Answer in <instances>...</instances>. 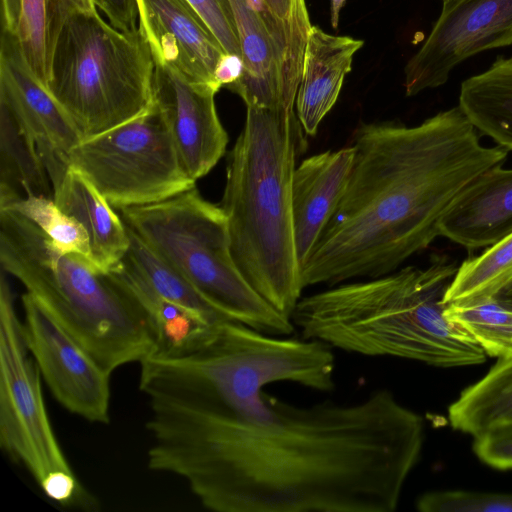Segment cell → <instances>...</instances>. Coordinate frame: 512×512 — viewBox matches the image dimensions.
Listing matches in <instances>:
<instances>
[{
  "instance_id": "obj_4",
  "label": "cell",
  "mask_w": 512,
  "mask_h": 512,
  "mask_svg": "<svg viewBox=\"0 0 512 512\" xmlns=\"http://www.w3.org/2000/svg\"><path fill=\"white\" fill-rule=\"evenodd\" d=\"M295 124L293 110L247 107L244 127L228 156L220 203L237 268L290 319L304 289L292 200Z\"/></svg>"
},
{
  "instance_id": "obj_27",
  "label": "cell",
  "mask_w": 512,
  "mask_h": 512,
  "mask_svg": "<svg viewBox=\"0 0 512 512\" xmlns=\"http://www.w3.org/2000/svg\"><path fill=\"white\" fill-rule=\"evenodd\" d=\"M446 318L462 326L486 355L512 356V307L495 297L446 304Z\"/></svg>"
},
{
  "instance_id": "obj_26",
  "label": "cell",
  "mask_w": 512,
  "mask_h": 512,
  "mask_svg": "<svg viewBox=\"0 0 512 512\" xmlns=\"http://www.w3.org/2000/svg\"><path fill=\"white\" fill-rule=\"evenodd\" d=\"M512 280V233L458 266L444 303L493 297Z\"/></svg>"
},
{
  "instance_id": "obj_24",
  "label": "cell",
  "mask_w": 512,
  "mask_h": 512,
  "mask_svg": "<svg viewBox=\"0 0 512 512\" xmlns=\"http://www.w3.org/2000/svg\"><path fill=\"white\" fill-rule=\"evenodd\" d=\"M18 196L53 198V190L35 140L0 105V203Z\"/></svg>"
},
{
  "instance_id": "obj_10",
  "label": "cell",
  "mask_w": 512,
  "mask_h": 512,
  "mask_svg": "<svg viewBox=\"0 0 512 512\" xmlns=\"http://www.w3.org/2000/svg\"><path fill=\"white\" fill-rule=\"evenodd\" d=\"M66 157L115 210L158 203L195 187L154 100L131 120L82 140Z\"/></svg>"
},
{
  "instance_id": "obj_21",
  "label": "cell",
  "mask_w": 512,
  "mask_h": 512,
  "mask_svg": "<svg viewBox=\"0 0 512 512\" xmlns=\"http://www.w3.org/2000/svg\"><path fill=\"white\" fill-rule=\"evenodd\" d=\"M476 130L512 150V57H498L461 84L458 105Z\"/></svg>"
},
{
  "instance_id": "obj_29",
  "label": "cell",
  "mask_w": 512,
  "mask_h": 512,
  "mask_svg": "<svg viewBox=\"0 0 512 512\" xmlns=\"http://www.w3.org/2000/svg\"><path fill=\"white\" fill-rule=\"evenodd\" d=\"M421 512H512V493L438 490L416 501Z\"/></svg>"
},
{
  "instance_id": "obj_33",
  "label": "cell",
  "mask_w": 512,
  "mask_h": 512,
  "mask_svg": "<svg viewBox=\"0 0 512 512\" xmlns=\"http://www.w3.org/2000/svg\"><path fill=\"white\" fill-rule=\"evenodd\" d=\"M271 13L278 19L290 21L305 0H263Z\"/></svg>"
},
{
  "instance_id": "obj_32",
  "label": "cell",
  "mask_w": 512,
  "mask_h": 512,
  "mask_svg": "<svg viewBox=\"0 0 512 512\" xmlns=\"http://www.w3.org/2000/svg\"><path fill=\"white\" fill-rule=\"evenodd\" d=\"M107 17L109 23L120 31H133L139 27L137 0H92Z\"/></svg>"
},
{
  "instance_id": "obj_34",
  "label": "cell",
  "mask_w": 512,
  "mask_h": 512,
  "mask_svg": "<svg viewBox=\"0 0 512 512\" xmlns=\"http://www.w3.org/2000/svg\"><path fill=\"white\" fill-rule=\"evenodd\" d=\"M346 0H330L331 25L333 28L338 27L340 12Z\"/></svg>"
},
{
  "instance_id": "obj_31",
  "label": "cell",
  "mask_w": 512,
  "mask_h": 512,
  "mask_svg": "<svg viewBox=\"0 0 512 512\" xmlns=\"http://www.w3.org/2000/svg\"><path fill=\"white\" fill-rule=\"evenodd\" d=\"M473 451L486 465L498 470L512 469V427L473 438Z\"/></svg>"
},
{
  "instance_id": "obj_30",
  "label": "cell",
  "mask_w": 512,
  "mask_h": 512,
  "mask_svg": "<svg viewBox=\"0 0 512 512\" xmlns=\"http://www.w3.org/2000/svg\"><path fill=\"white\" fill-rule=\"evenodd\" d=\"M216 36L226 53L242 58L236 25L226 0H187Z\"/></svg>"
},
{
  "instance_id": "obj_25",
  "label": "cell",
  "mask_w": 512,
  "mask_h": 512,
  "mask_svg": "<svg viewBox=\"0 0 512 512\" xmlns=\"http://www.w3.org/2000/svg\"><path fill=\"white\" fill-rule=\"evenodd\" d=\"M127 229L130 245L126 256L136 265L157 293L212 322L227 320L187 278L138 234L129 227Z\"/></svg>"
},
{
  "instance_id": "obj_36",
  "label": "cell",
  "mask_w": 512,
  "mask_h": 512,
  "mask_svg": "<svg viewBox=\"0 0 512 512\" xmlns=\"http://www.w3.org/2000/svg\"><path fill=\"white\" fill-rule=\"evenodd\" d=\"M442 1H443V3H444V2H448V1H450V0H442Z\"/></svg>"
},
{
  "instance_id": "obj_15",
  "label": "cell",
  "mask_w": 512,
  "mask_h": 512,
  "mask_svg": "<svg viewBox=\"0 0 512 512\" xmlns=\"http://www.w3.org/2000/svg\"><path fill=\"white\" fill-rule=\"evenodd\" d=\"M139 28L154 61L189 81L220 90L216 70L226 51L187 0H137Z\"/></svg>"
},
{
  "instance_id": "obj_12",
  "label": "cell",
  "mask_w": 512,
  "mask_h": 512,
  "mask_svg": "<svg viewBox=\"0 0 512 512\" xmlns=\"http://www.w3.org/2000/svg\"><path fill=\"white\" fill-rule=\"evenodd\" d=\"M512 45V0H450L404 72L407 96L447 82L450 72L482 51Z\"/></svg>"
},
{
  "instance_id": "obj_1",
  "label": "cell",
  "mask_w": 512,
  "mask_h": 512,
  "mask_svg": "<svg viewBox=\"0 0 512 512\" xmlns=\"http://www.w3.org/2000/svg\"><path fill=\"white\" fill-rule=\"evenodd\" d=\"M247 420L149 398L148 467L216 512H394L419 462L423 417L387 388L354 403L296 405L267 393Z\"/></svg>"
},
{
  "instance_id": "obj_16",
  "label": "cell",
  "mask_w": 512,
  "mask_h": 512,
  "mask_svg": "<svg viewBox=\"0 0 512 512\" xmlns=\"http://www.w3.org/2000/svg\"><path fill=\"white\" fill-rule=\"evenodd\" d=\"M0 105L36 142L38 150L66 155L83 139L67 112L28 68L15 38L2 30Z\"/></svg>"
},
{
  "instance_id": "obj_17",
  "label": "cell",
  "mask_w": 512,
  "mask_h": 512,
  "mask_svg": "<svg viewBox=\"0 0 512 512\" xmlns=\"http://www.w3.org/2000/svg\"><path fill=\"white\" fill-rule=\"evenodd\" d=\"M439 236L469 250L489 247L512 233V169L495 165L474 178L438 224Z\"/></svg>"
},
{
  "instance_id": "obj_18",
  "label": "cell",
  "mask_w": 512,
  "mask_h": 512,
  "mask_svg": "<svg viewBox=\"0 0 512 512\" xmlns=\"http://www.w3.org/2000/svg\"><path fill=\"white\" fill-rule=\"evenodd\" d=\"M352 145L304 159L292 182L295 241L301 267L345 192L354 161Z\"/></svg>"
},
{
  "instance_id": "obj_23",
  "label": "cell",
  "mask_w": 512,
  "mask_h": 512,
  "mask_svg": "<svg viewBox=\"0 0 512 512\" xmlns=\"http://www.w3.org/2000/svg\"><path fill=\"white\" fill-rule=\"evenodd\" d=\"M450 426L473 438L512 427V356L497 359L448 408Z\"/></svg>"
},
{
  "instance_id": "obj_9",
  "label": "cell",
  "mask_w": 512,
  "mask_h": 512,
  "mask_svg": "<svg viewBox=\"0 0 512 512\" xmlns=\"http://www.w3.org/2000/svg\"><path fill=\"white\" fill-rule=\"evenodd\" d=\"M0 445L52 501L68 505L83 493L52 429L32 358L2 270L0 280Z\"/></svg>"
},
{
  "instance_id": "obj_13",
  "label": "cell",
  "mask_w": 512,
  "mask_h": 512,
  "mask_svg": "<svg viewBox=\"0 0 512 512\" xmlns=\"http://www.w3.org/2000/svg\"><path fill=\"white\" fill-rule=\"evenodd\" d=\"M26 346L54 398L90 422L108 423L110 375L29 294L21 297Z\"/></svg>"
},
{
  "instance_id": "obj_28",
  "label": "cell",
  "mask_w": 512,
  "mask_h": 512,
  "mask_svg": "<svg viewBox=\"0 0 512 512\" xmlns=\"http://www.w3.org/2000/svg\"><path fill=\"white\" fill-rule=\"evenodd\" d=\"M0 209L16 211L32 221L60 252L77 254L91 262L88 234L76 219L58 207L53 198L18 196L0 203Z\"/></svg>"
},
{
  "instance_id": "obj_2",
  "label": "cell",
  "mask_w": 512,
  "mask_h": 512,
  "mask_svg": "<svg viewBox=\"0 0 512 512\" xmlns=\"http://www.w3.org/2000/svg\"><path fill=\"white\" fill-rule=\"evenodd\" d=\"M345 192L301 267L304 289L397 270L439 236L438 224L479 174L506 160L459 106L415 126L361 125Z\"/></svg>"
},
{
  "instance_id": "obj_6",
  "label": "cell",
  "mask_w": 512,
  "mask_h": 512,
  "mask_svg": "<svg viewBox=\"0 0 512 512\" xmlns=\"http://www.w3.org/2000/svg\"><path fill=\"white\" fill-rule=\"evenodd\" d=\"M0 262L109 374L158 349L152 320L114 272L60 252L32 221L9 209H0Z\"/></svg>"
},
{
  "instance_id": "obj_19",
  "label": "cell",
  "mask_w": 512,
  "mask_h": 512,
  "mask_svg": "<svg viewBox=\"0 0 512 512\" xmlns=\"http://www.w3.org/2000/svg\"><path fill=\"white\" fill-rule=\"evenodd\" d=\"M363 44V40L332 35L318 26L309 28L295 99L297 118L307 135L316 134L335 105L353 57Z\"/></svg>"
},
{
  "instance_id": "obj_8",
  "label": "cell",
  "mask_w": 512,
  "mask_h": 512,
  "mask_svg": "<svg viewBox=\"0 0 512 512\" xmlns=\"http://www.w3.org/2000/svg\"><path fill=\"white\" fill-rule=\"evenodd\" d=\"M127 227L177 269L227 320L291 335L292 320L261 297L237 268L226 216L196 187L167 200L119 209Z\"/></svg>"
},
{
  "instance_id": "obj_7",
  "label": "cell",
  "mask_w": 512,
  "mask_h": 512,
  "mask_svg": "<svg viewBox=\"0 0 512 512\" xmlns=\"http://www.w3.org/2000/svg\"><path fill=\"white\" fill-rule=\"evenodd\" d=\"M154 71L140 28L120 31L95 8L73 15L63 27L47 89L85 140L145 111L153 101Z\"/></svg>"
},
{
  "instance_id": "obj_3",
  "label": "cell",
  "mask_w": 512,
  "mask_h": 512,
  "mask_svg": "<svg viewBox=\"0 0 512 512\" xmlns=\"http://www.w3.org/2000/svg\"><path fill=\"white\" fill-rule=\"evenodd\" d=\"M436 255L422 269L349 281L302 296L291 320L302 337L367 357H393L438 368L481 364L475 339L444 314V297L457 271Z\"/></svg>"
},
{
  "instance_id": "obj_20",
  "label": "cell",
  "mask_w": 512,
  "mask_h": 512,
  "mask_svg": "<svg viewBox=\"0 0 512 512\" xmlns=\"http://www.w3.org/2000/svg\"><path fill=\"white\" fill-rule=\"evenodd\" d=\"M50 182L55 203L76 219L88 234L92 264L103 272L113 270L130 245L122 217L97 188L70 165L50 178Z\"/></svg>"
},
{
  "instance_id": "obj_35",
  "label": "cell",
  "mask_w": 512,
  "mask_h": 512,
  "mask_svg": "<svg viewBox=\"0 0 512 512\" xmlns=\"http://www.w3.org/2000/svg\"><path fill=\"white\" fill-rule=\"evenodd\" d=\"M493 297L512 307V280L500 289Z\"/></svg>"
},
{
  "instance_id": "obj_5",
  "label": "cell",
  "mask_w": 512,
  "mask_h": 512,
  "mask_svg": "<svg viewBox=\"0 0 512 512\" xmlns=\"http://www.w3.org/2000/svg\"><path fill=\"white\" fill-rule=\"evenodd\" d=\"M140 367L139 386L148 399L262 420L269 411L266 386L290 382L331 392L336 359L333 348L318 340L272 335L225 320L183 349L154 351Z\"/></svg>"
},
{
  "instance_id": "obj_14",
  "label": "cell",
  "mask_w": 512,
  "mask_h": 512,
  "mask_svg": "<svg viewBox=\"0 0 512 512\" xmlns=\"http://www.w3.org/2000/svg\"><path fill=\"white\" fill-rule=\"evenodd\" d=\"M218 91L155 63L153 100L165 116L186 172L195 181L215 167L228 144L215 105Z\"/></svg>"
},
{
  "instance_id": "obj_11",
  "label": "cell",
  "mask_w": 512,
  "mask_h": 512,
  "mask_svg": "<svg viewBox=\"0 0 512 512\" xmlns=\"http://www.w3.org/2000/svg\"><path fill=\"white\" fill-rule=\"evenodd\" d=\"M226 1L243 62L241 77L228 89L246 107L293 109L311 27L305 1L290 21L276 18L263 0Z\"/></svg>"
},
{
  "instance_id": "obj_22",
  "label": "cell",
  "mask_w": 512,
  "mask_h": 512,
  "mask_svg": "<svg viewBox=\"0 0 512 512\" xmlns=\"http://www.w3.org/2000/svg\"><path fill=\"white\" fill-rule=\"evenodd\" d=\"M92 0H20L11 35L28 68L47 88L58 37L75 14L95 9Z\"/></svg>"
}]
</instances>
